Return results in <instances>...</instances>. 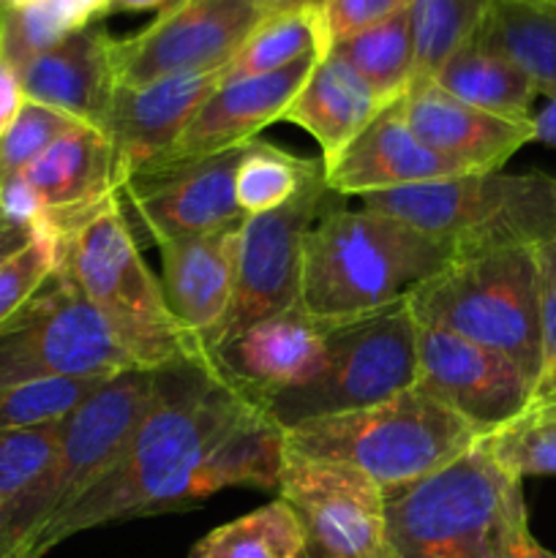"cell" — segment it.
<instances>
[{"mask_svg": "<svg viewBox=\"0 0 556 558\" xmlns=\"http://www.w3.org/2000/svg\"><path fill=\"white\" fill-rule=\"evenodd\" d=\"M205 360L164 365L161 390L114 466L36 539V558L87 529L189 510L191 483L216 441L254 409Z\"/></svg>", "mask_w": 556, "mask_h": 558, "instance_id": "6da1fadb", "label": "cell"}, {"mask_svg": "<svg viewBox=\"0 0 556 558\" xmlns=\"http://www.w3.org/2000/svg\"><path fill=\"white\" fill-rule=\"evenodd\" d=\"M452 259L450 245L398 218L336 207L305 238L300 305L316 319H354L403 300Z\"/></svg>", "mask_w": 556, "mask_h": 558, "instance_id": "7a4b0ae2", "label": "cell"}, {"mask_svg": "<svg viewBox=\"0 0 556 558\" xmlns=\"http://www.w3.org/2000/svg\"><path fill=\"white\" fill-rule=\"evenodd\" d=\"M392 558H507L527 515L523 480L499 466L483 441L431 477L385 490Z\"/></svg>", "mask_w": 556, "mask_h": 558, "instance_id": "3957f363", "label": "cell"}, {"mask_svg": "<svg viewBox=\"0 0 556 558\" xmlns=\"http://www.w3.org/2000/svg\"><path fill=\"white\" fill-rule=\"evenodd\" d=\"M483 436L420 387L287 430V456L352 466L382 490L431 477Z\"/></svg>", "mask_w": 556, "mask_h": 558, "instance_id": "277c9868", "label": "cell"}, {"mask_svg": "<svg viewBox=\"0 0 556 558\" xmlns=\"http://www.w3.org/2000/svg\"><path fill=\"white\" fill-rule=\"evenodd\" d=\"M363 207L398 218L450 245L456 256L556 240V178L480 169L434 183L363 196Z\"/></svg>", "mask_w": 556, "mask_h": 558, "instance_id": "5b68a950", "label": "cell"}, {"mask_svg": "<svg viewBox=\"0 0 556 558\" xmlns=\"http://www.w3.org/2000/svg\"><path fill=\"white\" fill-rule=\"evenodd\" d=\"M534 248L518 245L456 256L407 294L418 325L494 349L537 381L540 272Z\"/></svg>", "mask_w": 556, "mask_h": 558, "instance_id": "8992f818", "label": "cell"}, {"mask_svg": "<svg viewBox=\"0 0 556 558\" xmlns=\"http://www.w3.org/2000/svg\"><path fill=\"white\" fill-rule=\"evenodd\" d=\"M60 267L140 368L196 360L164 298L161 278L142 259L118 202H107L65 234Z\"/></svg>", "mask_w": 556, "mask_h": 558, "instance_id": "52a82bcc", "label": "cell"}, {"mask_svg": "<svg viewBox=\"0 0 556 558\" xmlns=\"http://www.w3.org/2000/svg\"><path fill=\"white\" fill-rule=\"evenodd\" d=\"M418 319L407 298L354 319L330 322L314 379L262 401L283 430L387 401L418 385Z\"/></svg>", "mask_w": 556, "mask_h": 558, "instance_id": "ba28073f", "label": "cell"}, {"mask_svg": "<svg viewBox=\"0 0 556 558\" xmlns=\"http://www.w3.org/2000/svg\"><path fill=\"white\" fill-rule=\"evenodd\" d=\"M140 368L63 267L0 325V390L38 379L114 376Z\"/></svg>", "mask_w": 556, "mask_h": 558, "instance_id": "9c48e42d", "label": "cell"}, {"mask_svg": "<svg viewBox=\"0 0 556 558\" xmlns=\"http://www.w3.org/2000/svg\"><path fill=\"white\" fill-rule=\"evenodd\" d=\"M161 376L164 365L120 371L63 420L58 452L31 507L33 558L38 534L114 466L136 425L150 412L161 390Z\"/></svg>", "mask_w": 556, "mask_h": 558, "instance_id": "30bf717a", "label": "cell"}, {"mask_svg": "<svg viewBox=\"0 0 556 558\" xmlns=\"http://www.w3.org/2000/svg\"><path fill=\"white\" fill-rule=\"evenodd\" d=\"M341 202L327 185L322 163L287 205L243 218L232 303L213 336L207 360L249 325L300 303L305 238Z\"/></svg>", "mask_w": 556, "mask_h": 558, "instance_id": "8fae6325", "label": "cell"}, {"mask_svg": "<svg viewBox=\"0 0 556 558\" xmlns=\"http://www.w3.org/2000/svg\"><path fill=\"white\" fill-rule=\"evenodd\" d=\"M267 16L262 0H185L129 38H114L118 85L223 71Z\"/></svg>", "mask_w": 556, "mask_h": 558, "instance_id": "7c38bea8", "label": "cell"}, {"mask_svg": "<svg viewBox=\"0 0 556 558\" xmlns=\"http://www.w3.org/2000/svg\"><path fill=\"white\" fill-rule=\"evenodd\" d=\"M278 496L303 532L300 558H392L385 490L358 469L287 456Z\"/></svg>", "mask_w": 556, "mask_h": 558, "instance_id": "4fadbf2b", "label": "cell"}, {"mask_svg": "<svg viewBox=\"0 0 556 558\" xmlns=\"http://www.w3.org/2000/svg\"><path fill=\"white\" fill-rule=\"evenodd\" d=\"M480 436L516 423L534 401V381L505 354L461 336L420 325L418 385Z\"/></svg>", "mask_w": 556, "mask_h": 558, "instance_id": "5bb4252c", "label": "cell"}, {"mask_svg": "<svg viewBox=\"0 0 556 558\" xmlns=\"http://www.w3.org/2000/svg\"><path fill=\"white\" fill-rule=\"evenodd\" d=\"M243 147L123 185L114 202L136 245L158 248L169 240L210 234L243 221L234 199V172Z\"/></svg>", "mask_w": 556, "mask_h": 558, "instance_id": "9a60e30c", "label": "cell"}, {"mask_svg": "<svg viewBox=\"0 0 556 558\" xmlns=\"http://www.w3.org/2000/svg\"><path fill=\"white\" fill-rule=\"evenodd\" d=\"M319 58L322 54H311L270 74L221 82L185 123L172 147L140 178L191 167L259 140L262 129L283 118Z\"/></svg>", "mask_w": 556, "mask_h": 558, "instance_id": "2e32d148", "label": "cell"}, {"mask_svg": "<svg viewBox=\"0 0 556 558\" xmlns=\"http://www.w3.org/2000/svg\"><path fill=\"white\" fill-rule=\"evenodd\" d=\"M327 332L330 322L316 319L298 303L229 338L210 365L223 381L262 407L273 392L314 379L325 357Z\"/></svg>", "mask_w": 556, "mask_h": 558, "instance_id": "e0dca14e", "label": "cell"}, {"mask_svg": "<svg viewBox=\"0 0 556 558\" xmlns=\"http://www.w3.org/2000/svg\"><path fill=\"white\" fill-rule=\"evenodd\" d=\"M221 85V71L178 74L140 87H114L107 134L114 153L118 191L140 178L172 147L196 109Z\"/></svg>", "mask_w": 556, "mask_h": 558, "instance_id": "ac0fdd59", "label": "cell"}, {"mask_svg": "<svg viewBox=\"0 0 556 558\" xmlns=\"http://www.w3.org/2000/svg\"><path fill=\"white\" fill-rule=\"evenodd\" d=\"M240 223L158 245L164 298L178 325L183 327L194 357L205 363H210L207 352H210L213 336L232 303Z\"/></svg>", "mask_w": 556, "mask_h": 558, "instance_id": "d6986e66", "label": "cell"}, {"mask_svg": "<svg viewBox=\"0 0 556 558\" xmlns=\"http://www.w3.org/2000/svg\"><path fill=\"white\" fill-rule=\"evenodd\" d=\"M401 107L418 140L467 172L501 169L534 142L532 118L485 112L442 90L434 80H414Z\"/></svg>", "mask_w": 556, "mask_h": 558, "instance_id": "ffe728a7", "label": "cell"}, {"mask_svg": "<svg viewBox=\"0 0 556 558\" xmlns=\"http://www.w3.org/2000/svg\"><path fill=\"white\" fill-rule=\"evenodd\" d=\"M463 172L467 169L423 145L409 125L401 101H392L325 167V180L341 199H363L379 191L434 183Z\"/></svg>", "mask_w": 556, "mask_h": 558, "instance_id": "44dd1931", "label": "cell"}, {"mask_svg": "<svg viewBox=\"0 0 556 558\" xmlns=\"http://www.w3.org/2000/svg\"><path fill=\"white\" fill-rule=\"evenodd\" d=\"M41 218L60 238L118 194L114 153L107 134L74 123L22 172Z\"/></svg>", "mask_w": 556, "mask_h": 558, "instance_id": "7402d4cb", "label": "cell"}, {"mask_svg": "<svg viewBox=\"0 0 556 558\" xmlns=\"http://www.w3.org/2000/svg\"><path fill=\"white\" fill-rule=\"evenodd\" d=\"M112 47L114 38L101 22L80 27L20 71L22 93L27 101L104 131L118 87Z\"/></svg>", "mask_w": 556, "mask_h": 558, "instance_id": "603a6c76", "label": "cell"}, {"mask_svg": "<svg viewBox=\"0 0 556 558\" xmlns=\"http://www.w3.org/2000/svg\"><path fill=\"white\" fill-rule=\"evenodd\" d=\"M385 107L374 87L341 54L327 49L281 120L311 134L322 163L330 167Z\"/></svg>", "mask_w": 556, "mask_h": 558, "instance_id": "cb8c5ba5", "label": "cell"}, {"mask_svg": "<svg viewBox=\"0 0 556 558\" xmlns=\"http://www.w3.org/2000/svg\"><path fill=\"white\" fill-rule=\"evenodd\" d=\"M283 463H287V430L267 417L259 407L251 409L216 441L200 463L191 483V505L223 488H265L278 490Z\"/></svg>", "mask_w": 556, "mask_h": 558, "instance_id": "d4e9b609", "label": "cell"}, {"mask_svg": "<svg viewBox=\"0 0 556 558\" xmlns=\"http://www.w3.org/2000/svg\"><path fill=\"white\" fill-rule=\"evenodd\" d=\"M472 41L516 63L540 96L556 90V9L532 0H491Z\"/></svg>", "mask_w": 556, "mask_h": 558, "instance_id": "484cf974", "label": "cell"}, {"mask_svg": "<svg viewBox=\"0 0 556 558\" xmlns=\"http://www.w3.org/2000/svg\"><path fill=\"white\" fill-rule=\"evenodd\" d=\"M434 82L450 96L507 118H532L537 85L501 54L469 41L445 60Z\"/></svg>", "mask_w": 556, "mask_h": 558, "instance_id": "4316f807", "label": "cell"}, {"mask_svg": "<svg viewBox=\"0 0 556 558\" xmlns=\"http://www.w3.org/2000/svg\"><path fill=\"white\" fill-rule=\"evenodd\" d=\"M327 49L330 38H327L322 3L273 11L229 60L227 69L221 71V82L270 74L311 54H327Z\"/></svg>", "mask_w": 556, "mask_h": 558, "instance_id": "83f0119b", "label": "cell"}, {"mask_svg": "<svg viewBox=\"0 0 556 558\" xmlns=\"http://www.w3.org/2000/svg\"><path fill=\"white\" fill-rule=\"evenodd\" d=\"M330 49L341 54L385 104L401 101L418 74L409 9L341 38Z\"/></svg>", "mask_w": 556, "mask_h": 558, "instance_id": "f1b7e54d", "label": "cell"}, {"mask_svg": "<svg viewBox=\"0 0 556 558\" xmlns=\"http://www.w3.org/2000/svg\"><path fill=\"white\" fill-rule=\"evenodd\" d=\"M60 423L0 430V505L31 550V507L60 441ZM33 556V554H31Z\"/></svg>", "mask_w": 556, "mask_h": 558, "instance_id": "f546056e", "label": "cell"}, {"mask_svg": "<svg viewBox=\"0 0 556 558\" xmlns=\"http://www.w3.org/2000/svg\"><path fill=\"white\" fill-rule=\"evenodd\" d=\"M303 532L292 507L278 496L270 505L207 532L189 558H300Z\"/></svg>", "mask_w": 556, "mask_h": 558, "instance_id": "4dcf8cb0", "label": "cell"}, {"mask_svg": "<svg viewBox=\"0 0 556 558\" xmlns=\"http://www.w3.org/2000/svg\"><path fill=\"white\" fill-rule=\"evenodd\" d=\"M322 167V158H298L265 140H254L243 147L234 172V199L243 216L276 210L287 205L311 174Z\"/></svg>", "mask_w": 556, "mask_h": 558, "instance_id": "1f68e13d", "label": "cell"}, {"mask_svg": "<svg viewBox=\"0 0 556 558\" xmlns=\"http://www.w3.org/2000/svg\"><path fill=\"white\" fill-rule=\"evenodd\" d=\"M488 3L491 0H412L414 80H434L445 60L472 41Z\"/></svg>", "mask_w": 556, "mask_h": 558, "instance_id": "d6a6232c", "label": "cell"}, {"mask_svg": "<svg viewBox=\"0 0 556 558\" xmlns=\"http://www.w3.org/2000/svg\"><path fill=\"white\" fill-rule=\"evenodd\" d=\"M109 376L38 379L0 390V430L60 423L93 396Z\"/></svg>", "mask_w": 556, "mask_h": 558, "instance_id": "836d02e7", "label": "cell"}, {"mask_svg": "<svg viewBox=\"0 0 556 558\" xmlns=\"http://www.w3.org/2000/svg\"><path fill=\"white\" fill-rule=\"evenodd\" d=\"M69 9L60 0H38L22 9H0V60L20 74L38 54L80 31Z\"/></svg>", "mask_w": 556, "mask_h": 558, "instance_id": "e575fe53", "label": "cell"}, {"mask_svg": "<svg viewBox=\"0 0 556 558\" xmlns=\"http://www.w3.org/2000/svg\"><path fill=\"white\" fill-rule=\"evenodd\" d=\"M480 441L512 477L527 480L556 474V420L521 417Z\"/></svg>", "mask_w": 556, "mask_h": 558, "instance_id": "d590c367", "label": "cell"}, {"mask_svg": "<svg viewBox=\"0 0 556 558\" xmlns=\"http://www.w3.org/2000/svg\"><path fill=\"white\" fill-rule=\"evenodd\" d=\"M33 227L36 234L31 243L0 265V325L38 292L63 256V238L47 221H36Z\"/></svg>", "mask_w": 556, "mask_h": 558, "instance_id": "8d00e7d4", "label": "cell"}, {"mask_svg": "<svg viewBox=\"0 0 556 558\" xmlns=\"http://www.w3.org/2000/svg\"><path fill=\"white\" fill-rule=\"evenodd\" d=\"M74 123L76 120H71L69 114L25 98L16 118L0 134V185L11 178H20Z\"/></svg>", "mask_w": 556, "mask_h": 558, "instance_id": "74e56055", "label": "cell"}, {"mask_svg": "<svg viewBox=\"0 0 556 558\" xmlns=\"http://www.w3.org/2000/svg\"><path fill=\"white\" fill-rule=\"evenodd\" d=\"M534 254L540 272V374L534 381L537 401L556 392V240L537 245Z\"/></svg>", "mask_w": 556, "mask_h": 558, "instance_id": "f35d334b", "label": "cell"}, {"mask_svg": "<svg viewBox=\"0 0 556 558\" xmlns=\"http://www.w3.org/2000/svg\"><path fill=\"white\" fill-rule=\"evenodd\" d=\"M409 5H412V0H322L330 47L341 38L374 25V22L409 9Z\"/></svg>", "mask_w": 556, "mask_h": 558, "instance_id": "ab89813d", "label": "cell"}, {"mask_svg": "<svg viewBox=\"0 0 556 558\" xmlns=\"http://www.w3.org/2000/svg\"><path fill=\"white\" fill-rule=\"evenodd\" d=\"M22 104H25V93H22L20 74L0 60V134L9 129Z\"/></svg>", "mask_w": 556, "mask_h": 558, "instance_id": "60d3db41", "label": "cell"}, {"mask_svg": "<svg viewBox=\"0 0 556 558\" xmlns=\"http://www.w3.org/2000/svg\"><path fill=\"white\" fill-rule=\"evenodd\" d=\"M507 558H556V554H551L534 539L532 529H529V512L518 518V523L512 526L510 539H507Z\"/></svg>", "mask_w": 556, "mask_h": 558, "instance_id": "b9f144b4", "label": "cell"}, {"mask_svg": "<svg viewBox=\"0 0 556 558\" xmlns=\"http://www.w3.org/2000/svg\"><path fill=\"white\" fill-rule=\"evenodd\" d=\"M33 234H36V227H33V223L14 221V218L0 213V265H3L9 256H14L20 248H25L33 240Z\"/></svg>", "mask_w": 556, "mask_h": 558, "instance_id": "7bdbcfd3", "label": "cell"}, {"mask_svg": "<svg viewBox=\"0 0 556 558\" xmlns=\"http://www.w3.org/2000/svg\"><path fill=\"white\" fill-rule=\"evenodd\" d=\"M545 107L540 112H532V125H534V142H543V145L556 147V90L543 93Z\"/></svg>", "mask_w": 556, "mask_h": 558, "instance_id": "ee69618b", "label": "cell"}, {"mask_svg": "<svg viewBox=\"0 0 556 558\" xmlns=\"http://www.w3.org/2000/svg\"><path fill=\"white\" fill-rule=\"evenodd\" d=\"M0 558H33L3 505H0Z\"/></svg>", "mask_w": 556, "mask_h": 558, "instance_id": "f6af8a7d", "label": "cell"}, {"mask_svg": "<svg viewBox=\"0 0 556 558\" xmlns=\"http://www.w3.org/2000/svg\"><path fill=\"white\" fill-rule=\"evenodd\" d=\"M65 9L74 14V20L80 22L82 27L90 25V22H101L104 16L109 14V3L112 0H60Z\"/></svg>", "mask_w": 556, "mask_h": 558, "instance_id": "bcb514c9", "label": "cell"}, {"mask_svg": "<svg viewBox=\"0 0 556 558\" xmlns=\"http://www.w3.org/2000/svg\"><path fill=\"white\" fill-rule=\"evenodd\" d=\"M185 0H112L109 3V14L114 11H158V14H167V11L178 9Z\"/></svg>", "mask_w": 556, "mask_h": 558, "instance_id": "7dc6e473", "label": "cell"}, {"mask_svg": "<svg viewBox=\"0 0 556 558\" xmlns=\"http://www.w3.org/2000/svg\"><path fill=\"white\" fill-rule=\"evenodd\" d=\"M523 417H534V420H556V392L551 396L537 398V401L529 407V412Z\"/></svg>", "mask_w": 556, "mask_h": 558, "instance_id": "c3c4849f", "label": "cell"}, {"mask_svg": "<svg viewBox=\"0 0 556 558\" xmlns=\"http://www.w3.org/2000/svg\"><path fill=\"white\" fill-rule=\"evenodd\" d=\"M305 3H322V0H262L267 14H273V11H283V9H298V5H305Z\"/></svg>", "mask_w": 556, "mask_h": 558, "instance_id": "681fc988", "label": "cell"}, {"mask_svg": "<svg viewBox=\"0 0 556 558\" xmlns=\"http://www.w3.org/2000/svg\"><path fill=\"white\" fill-rule=\"evenodd\" d=\"M31 3H38V0H0V9H22Z\"/></svg>", "mask_w": 556, "mask_h": 558, "instance_id": "f907efd6", "label": "cell"}, {"mask_svg": "<svg viewBox=\"0 0 556 558\" xmlns=\"http://www.w3.org/2000/svg\"><path fill=\"white\" fill-rule=\"evenodd\" d=\"M532 3H545V5H554L556 9V0H532Z\"/></svg>", "mask_w": 556, "mask_h": 558, "instance_id": "816d5d0a", "label": "cell"}]
</instances>
